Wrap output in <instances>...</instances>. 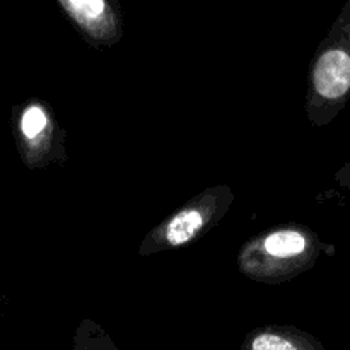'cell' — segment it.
<instances>
[{
    "label": "cell",
    "instance_id": "cell-4",
    "mask_svg": "<svg viewBox=\"0 0 350 350\" xmlns=\"http://www.w3.org/2000/svg\"><path fill=\"white\" fill-rule=\"evenodd\" d=\"M68 12L82 23L84 26L94 27L101 23L108 12V3L106 0H62Z\"/></svg>",
    "mask_w": 350,
    "mask_h": 350
},
{
    "label": "cell",
    "instance_id": "cell-3",
    "mask_svg": "<svg viewBox=\"0 0 350 350\" xmlns=\"http://www.w3.org/2000/svg\"><path fill=\"white\" fill-rule=\"evenodd\" d=\"M306 248V239L297 231H279L265 239L267 253L279 258L299 255Z\"/></svg>",
    "mask_w": 350,
    "mask_h": 350
},
{
    "label": "cell",
    "instance_id": "cell-5",
    "mask_svg": "<svg viewBox=\"0 0 350 350\" xmlns=\"http://www.w3.org/2000/svg\"><path fill=\"white\" fill-rule=\"evenodd\" d=\"M21 126H23V132L27 139H34L46 126V115H44V111L40 106H31V108L24 111Z\"/></svg>",
    "mask_w": 350,
    "mask_h": 350
},
{
    "label": "cell",
    "instance_id": "cell-6",
    "mask_svg": "<svg viewBox=\"0 0 350 350\" xmlns=\"http://www.w3.org/2000/svg\"><path fill=\"white\" fill-rule=\"evenodd\" d=\"M252 349L255 350H293L297 349L296 344L289 342L280 335H260L252 342Z\"/></svg>",
    "mask_w": 350,
    "mask_h": 350
},
{
    "label": "cell",
    "instance_id": "cell-2",
    "mask_svg": "<svg viewBox=\"0 0 350 350\" xmlns=\"http://www.w3.org/2000/svg\"><path fill=\"white\" fill-rule=\"evenodd\" d=\"M202 224H204V217L198 211L181 212L167 224L166 239L173 246L185 245V243L193 238L195 232L202 228Z\"/></svg>",
    "mask_w": 350,
    "mask_h": 350
},
{
    "label": "cell",
    "instance_id": "cell-1",
    "mask_svg": "<svg viewBox=\"0 0 350 350\" xmlns=\"http://www.w3.org/2000/svg\"><path fill=\"white\" fill-rule=\"evenodd\" d=\"M314 89L328 101H340L350 92V55L342 46L330 48L317 62Z\"/></svg>",
    "mask_w": 350,
    "mask_h": 350
}]
</instances>
